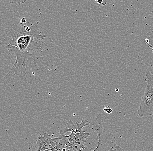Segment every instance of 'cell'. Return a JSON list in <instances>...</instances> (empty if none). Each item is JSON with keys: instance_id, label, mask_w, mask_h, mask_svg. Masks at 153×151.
I'll list each match as a JSON object with an SVG mask.
<instances>
[{"instance_id": "1", "label": "cell", "mask_w": 153, "mask_h": 151, "mask_svg": "<svg viewBox=\"0 0 153 151\" xmlns=\"http://www.w3.org/2000/svg\"><path fill=\"white\" fill-rule=\"evenodd\" d=\"M5 33L6 37L1 39V46L6 48L10 54L14 56L16 60L4 80L8 83L18 77L28 82L31 77L27 70L26 62L34 53L42 51L45 47H48L44 41L46 36L42 34L39 21L30 27L13 24L6 29Z\"/></svg>"}, {"instance_id": "2", "label": "cell", "mask_w": 153, "mask_h": 151, "mask_svg": "<svg viewBox=\"0 0 153 151\" xmlns=\"http://www.w3.org/2000/svg\"><path fill=\"white\" fill-rule=\"evenodd\" d=\"M147 86L140 101L137 113L140 118L153 115V74L148 71L145 74Z\"/></svg>"}, {"instance_id": "3", "label": "cell", "mask_w": 153, "mask_h": 151, "mask_svg": "<svg viewBox=\"0 0 153 151\" xmlns=\"http://www.w3.org/2000/svg\"><path fill=\"white\" fill-rule=\"evenodd\" d=\"M102 121H97L94 124L93 129L97 133L98 144L94 149L85 148L82 151H108L116 146L114 142L111 141L105 132Z\"/></svg>"}, {"instance_id": "4", "label": "cell", "mask_w": 153, "mask_h": 151, "mask_svg": "<svg viewBox=\"0 0 153 151\" xmlns=\"http://www.w3.org/2000/svg\"><path fill=\"white\" fill-rule=\"evenodd\" d=\"M55 146V137L45 132L44 133V135L39 134L38 140L35 144L36 151H42L48 149H51Z\"/></svg>"}, {"instance_id": "5", "label": "cell", "mask_w": 153, "mask_h": 151, "mask_svg": "<svg viewBox=\"0 0 153 151\" xmlns=\"http://www.w3.org/2000/svg\"><path fill=\"white\" fill-rule=\"evenodd\" d=\"M91 125V122L88 120L83 118L81 123H78L76 121L75 124L71 120H70L67 123L65 127L60 131L59 134H65L66 133L70 132L76 134H82L85 132L83 130V128L86 126Z\"/></svg>"}, {"instance_id": "6", "label": "cell", "mask_w": 153, "mask_h": 151, "mask_svg": "<svg viewBox=\"0 0 153 151\" xmlns=\"http://www.w3.org/2000/svg\"><path fill=\"white\" fill-rule=\"evenodd\" d=\"M70 147H72L76 151H82L85 148L84 146V143L81 142H77L72 144Z\"/></svg>"}, {"instance_id": "7", "label": "cell", "mask_w": 153, "mask_h": 151, "mask_svg": "<svg viewBox=\"0 0 153 151\" xmlns=\"http://www.w3.org/2000/svg\"><path fill=\"white\" fill-rule=\"evenodd\" d=\"M5 1L9 2L10 3V4H14L19 5H21L25 3L26 0H5Z\"/></svg>"}, {"instance_id": "8", "label": "cell", "mask_w": 153, "mask_h": 151, "mask_svg": "<svg viewBox=\"0 0 153 151\" xmlns=\"http://www.w3.org/2000/svg\"><path fill=\"white\" fill-rule=\"evenodd\" d=\"M103 110H104V112L108 114H110V113H112L113 112V110L109 106L105 107Z\"/></svg>"}, {"instance_id": "9", "label": "cell", "mask_w": 153, "mask_h": 151, "mask_svg": "<svg viewBox=\"0 0 153 151\" xmlns=\"http://www.w3.org/2000/svg\"><path fill=\"white\" fill-rule=\"evenodd\" d=\"M27 151H36V146L35 144L33 143H30L29 146L28 150Z\"/></svg>"}, {"instance_id": "10", "label": "cell", "mask_w": 153, "mask_h": 151, "mask_svg": "<svg viewBox=\"0 0 153 151\" xmlns=\"http://www.w3.org/2000/svg\"><path fill=\"white\" fill-rule=\"evenodd\" d=\"M19 24H20L21 26H22L25 27L27 26V22L25 18H23L22 19H21Z\"/></svg>"}, {"instance_id": "11", "label": "cell", "mask_w": 153, "mask_h": 151, "mask_svg": "<svg viewBox=\"0 0 153 151\" xmlns=\"http://www.w3.org/2000/svg\"><path fill=\"white\" fill-rule=\"evenodd\" d=\"M108 151H123V150L120 146L116 145L114 147L112 148L111 150Z\"/></svg>"}, {"instance_id": "12", "label": "cell", "mask_w": 153, "mask_h": 151, "mask_svg": "<svg viewBox=\"0 0 153 151\" xmlns=\"http://www.w3.org/2000/svg\"><path fill=\"white\" fill-rule=\"evenodd\" d=\"M145 43H146V44H148V46H149V47H150V48H151V49H152V50L153 51V47L152 46V45L150 44V42H149V40L148 39H146L145 40Z\"/></svg>"}, {"instance_id": "13", "label": "cell", "mask_w": 153, "mask_h": 151, "mask_svg": "<svg viewBox=\"0 0 153 151\" xmlns=\"http://www.w3.org/2000/svg\"><path fill=\"white\" fill-rule=\"evenodd\" d=\"M67 151H76L73 149L72 147H68L67 148Z\"/></svg>"}, {"instance_id": "14", "label": "cell", "mask_w": 153, "mask_h": 151, "mask_svg": "<svg viewBox=\"0 0 153 151\" xmlns=\"http://www.w3.org/2000/svg\"><path fill=\"white\" fill-rule=\"evenodd\" d=\"M107 4V0H103V2H102V4H101V5H102V6H105Z\"/></svg>"}, {"instance_id": "15", "label": "cell", "mask_w": 153, "mask_h": 151, "mask_svg": "<svg viewBox=\"0 0 153 151\" xmlns=\"http://www.w3.org/2000/svg\"><path fill=\"white\" fill-rule=\"evenodd\" d=\"M102 2H103V0H98V1L97 2V3L98 4L101 5Z\"/></svg>"}, {"instance_id": "16", "label": "cell", "mask_w": 153, "mask_h": 151, "mask_svg": "<svg viewBox=\"0 0 153 151\" xmlns=\"http://www.w3.org/2000/svg\"><path fill=\"white\" fill-rule=\"evenodd\" d=\"M118 88H116L115 89V91H118Z\"/></svg>"}, {"instance_id": "17", "label": "cell", "mask_w": 153, "mask_h": 151, "mask_svg": "<svg viewBox=\"0 0 153 151\" xmlns=\"http://www.w3.org/2000/svg\"><path fill=\"white\" fill-rule=\"evenodd\" d=\"M94 1H96V2H97V1H98V0H94Z\"/></svg>"}]
</instances>
